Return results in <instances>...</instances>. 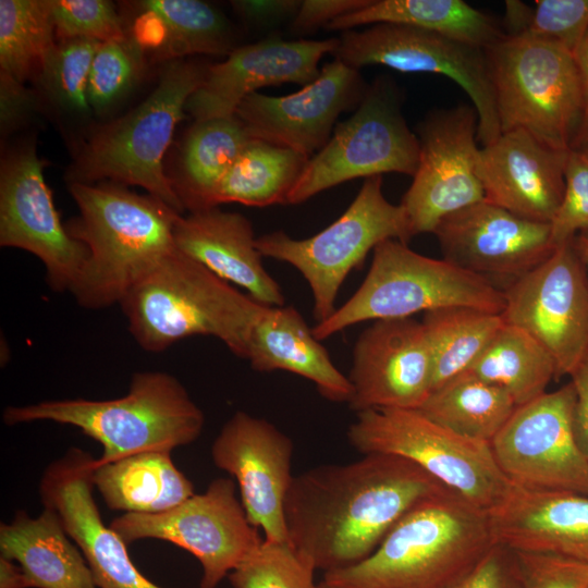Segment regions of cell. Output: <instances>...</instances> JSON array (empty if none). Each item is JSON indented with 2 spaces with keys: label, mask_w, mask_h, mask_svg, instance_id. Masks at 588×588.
Masks as SVG:
<instances>
[{
  "label": "cell",
  "mask_w": 588,
  "mask_h": 588,
  "mask_svg": "<svg viewBox=\"0 0 588 588\" xmlns=\"http://www.w3.org/2000/svg\"><path fill=\"white\" fill-rule=\"evenodd\" d=\"M446 490L388 454L310 468L293 477L285 498L289 540L316 569L345 568L368 558L413 506Z\"/></svg>",
  "instance_id": "obj_1"
},
{
  "label": "cell",
  "mask_w": 588,
  "mask_h": 588,
  "mask_svg": "<svg viewBox=\"0 0 588 588\" xmlns=\"http://www.w3.org/2000/svg\"><path fill=\"white\" fill-rule=\"evenodd\" d=\"M78 216L66 224L88 256L71 294L88 309L120 304L125 294L174 252L182 215L161 199L121 184L70 183Z\"/></svg>",
  "instance_id": "obj_2"
},
{
  "label": "cell",
  "mask_w": 588,
  "mask_h": 588,
  "mask_svg": "<svg viewBox=\"0 0 588 588\" xmlns=\"http://www.w3.org/2000/svg\"><path fill=\"white\" fill-rule=\"evenodd\" d=\"M494 544L490 516L452 490L413 506L359 563L326 572L331 588H446Z\"/></svg>",
  "instance_id": "obj_3"
},
{
  "label": "cell",
  "mask_w": 588,
  "mask_h": 588,
  "mask_svg": "<svg viewBox=\"0 0 588 588\" xmlns=\"http://www.w3.org/2000/svg\"><path fill=\"white\" fill-rule=\"evenodd\" d=\"M2 419L8 426L47 420L81 429L103 448L95 466L144 452H172L197 440L205 425L203 411L184 385L164 371L133 373L128 392L118 399L7 406Z\"/></svg>",
  "instance_id": "obj_4"
},
{
  "label": "cell",
  "mask_w": 588,
  "mask_h": 588,
  "mask_svg": "<svg viewBox=\"0 0 588 588\" xmlns=\"http://www.w3.org/2000/svg\"><path fill=\"white\" fill-rule=\"evenodd\" d=\"M120 306L132 336L147 352L205 335L220 340L241 358L266 307L177 249L145 274Z\"/></svg>",
  "instance_id": "obj_5"
},
{
  "label": "cell",
  "mask_w": 588,
  "mask_h": 588,
  "mask_svg": "<svg viewBox=\"0 0 588 588\" xmlns=\"http://www.w3.org/2000/svg\"><path fill=\"white\" fill-rule=\"evenodd\" d=\"M207 68L172 60L143 102L87 139L68 171L70 183L95 184L109 179L121 185L142 186L182 213L185 209L163 170V156Z\"/></svg>",
  "instance_id": "obj_6"
},
{
  "label": "cell",
  "mask_w": 588,
  "mask_h": 588,
  "mask_svg": "<svg viewBox=\"0 0 588 588\" xmlns=\"http://www.w3.org/2000/svg\"><path fill=\"white\" fill-rule=\"evenodd\" d=\"M446 307L501 315L505 293L486 277L444 258L420 255L391 238L375 247L369 271L352 297L311 331L321 341L358 322L407 318Z\"/></svg>",
  "instance_id": "obj_7"
},
{
  "label": "cell",
  "mask_w": 588,
  "mask_h": 588,
  "mask_svg": "<svg viewBox=\"0 0 588 588\" xmlns=\"http://www.w3.org/2000/svg\"><path fill=\"white\" fill-rule=\"evenodd\" d=\"M485 51L501 133L525 130L552 148L569 150L586 115L574 54L524 36H504Z\"/></svg>",
  "instance_id": "obj_8"
},
{
  "label": "cell",
  "mask_w": 588,
  "mask_h": 588,
  "mask_svg": "<svg viewBox=\"0 0 588 588\" xmlns=\"http://www.w3.org/2000/svg\"><path fill=\"white\" fill-rule=\"evenodd\" d=\"M347 439L363 454H388L413 462L488 514L505 501L513 488L490 443L462 437L417 409L357 413Z\"/></svg>",
  "instance_id": "obj_9"
},
{
  "label": "cell",
  "mask_w": 588,
  "mask_h": 588,
  "mask_svg": "<svg viewBox=\"0 0 588 588\" xmlns=\"http://www.w3.org/2000/svg\"><path fill=\"white\" fill-rule=\"evenodd\" d=\"M412 237L402 205L391 204L382 192V176L364 180L355 199L328 228L297 240L283 231L256 238L262 256L290 264L307 281L318 322L335 311V301L348 273L367 254L387 240L407 243Z\"/></svg>",
  "instance_id": "obj_10"
},
{
  "label": "cell",
  "mask_w": 588,
  "mask_h": 588,
  "mask_svg": "<svg viewBox=\"0 0 588 588\" xmlns=\"http://www.w3.org/2000/svg\"><path fill=\"white\" fill-rule=\"evenodd\" d=\"M419 140L402 113L394 82L378 77L346 120L338 123L328 143L311 156L287 197L298 205L341 183L388 172L414 176Z\"/></svg>",
  "instance_id": "obj_11"
},
{
  "label": "cell",
  "mask_w": 588,
  "mask_h": 588,
  "mask_svg": "<svg viewBox=\"0 0 588 588\" xmlns=\"http://www.w3.org/2000/svg\"><path fill=\"white\" fill-rule=\"evenodd\" d=\"M334 59L359 70L384 65L404 73L440 74L468 95L478 118L477 138L482 146L501 134L494 90L486 51L417 27L379 23L342 32Z\"/></svg>",
  "instance_id": "obj_12"
},
{
  "label": "cell",
  "mask_w": 588,
  "mask_h": 588,
  "mask_svg": "<svg viewBox=\"0 0 588 588\" xmlns=\"http://www.w3.org/2000/svg\"><path fill=\"white\" fill-rule=\"evenodd\" d=\"M109 526L126 544L157 539L188 551L201 566L200 588H217L262 540L236 497L235 482L222 477L173 509L123 513Z\"/></svg>",
  "instance_id": "obj_13"
},
{
  "label": "cell",
  "mask_w": 588,
  "mask_h": 588,
  "mask_svg": "<svg viewBox=\"0 0 588 588\" xmlns=\"http://www.w3.org/2000/svg\"><path fill=\"white\" fill-rule=\"evenodd\" d=\"M574 407L569 381L515 409L490 443L513 486L588 494V458L575 437Z\"/></svg>",
  "instance_id": "obj_14"
},
{
  "label": "cell",
  "mask_w": 588,
  "mask_h": 588,
  "mask_svg": "<svg viewBox=\"0 0 588 588\" xmlns=\"http://www.w3.org/2000/svg\"><path fill=\"white\" fill-rule=\"evenodd\" d=\"M501 314L541 344L556 378L571 376L588 354V274L573 240L504 290Z\"/></svg>",
  "instance_id": "obj_15"
},
{
  "label": "cell",
  "mask_w": 588,
  "mask_h": 588,
  "mask_svg": "<svg viewBox=\"0 0 588 588\" xmlns=\"http://www.w3.org/2000/svg\"><path fill=\"white\" fill-rule=\"evenodd\" d=\"M477 128L467 105L431 111L418 125V167L401 203L412 236L434 233L443 219L485 199Z\"/></svg>",
  "instance_id": "obj_16"
},
{
  "label": "cell",
  "mask_w": 588,
  "mask_h": 588,
  "mask_svg": "<svg viewBox=\"0 0 588 588\" xmlns=\"http://www.w3.org/2000/svg\"><path fill=\"white\" fill-rule=\"evenodd\" d=\"M34 143L8 152L0 171V245L26 250L41 260L49 287H74L88 250L72 237L54 207Z\"/></svg>",
  "instance_id": "obj_17"
},
{
  "label": "cell",
  "mask_w": 588,
  "mask_h": 588,
  "mask_svg": "<svg viewBox=\"0 0 588 588\" xmlns=\"http://www.w3.org/2000/svg\"><path fill=\"white\" fill-rule=\"evenodd\" d=\"M367 87L359 70L333 59L320 69L314 82L293 94L248 95L235 115L252 138L310 158L328 143L338 118L358 107Z\"/></svg>",
  "instance_id": "obj_18"
},
{
  "label": "cell",
  "mask_w": 588,
  "mask_h": 588,
  "mask_svg": "<svg viewBox=\"0 0 588 588\" xmlns=\"http://www.w3.org/2000/svg\"><path fill=\"white\" fill-rule=\"evenodd\" d=\"M292 440L273 424L236 412L211 444V458L237 482L246 515L265 538L287 541L284 502L293 477Z\"/></svg>",
  "instance_id": "obj_19"
},
{
  "label": "cell",
  "mask_w": 588,
  "mask_h": 588,
  "mask_svg": "<svg viewBox=\"0 0 588 588\" xmlns=\"http://www.w3.org/2000/svg\"><path fill=\"white\" fill-rule=\"evenodd\" d=\"M350 408L417 409L432 389V359L421 321L381 319L358 336L348 375Z\"/></svg>",
  "instance_id": "obj_20"
},
{
  "label": "cell",
  "mask_w": 588,
  "mask_h": 588,
  "mask_svg": "<svg viewBox=\"0 0 588 588\" xmlns=\"http://www.w3.org/2000/svg\"><path fill=\"white\" fill-rule=\"evenodd\" d=\"M444 259L511 283L556 248L550 223L517 217L486 199L443 219L434 231Z\"/></svg>",
  "instance_id": "obj_21"
},
{
  "label": "cell",
  "mask_w": 588,
  "mask_h": 588,
  "mask_svg": "<svg viewBox=\"0 0 588 588\" xmlns=\"http://www.w3.org/2000/svg\"><path fill=\"white\" fill-rule=\"evenodd\" d=\"M93 460L89 453L74 448L52 462L39 483L44 506L58 513L98 588H163L136 567L127 544L103 523L93 495Z\"/></svg>",
  "instance_id": "obj_22"
},
{
  "label": "cell",
  "mask_w": 588,
  "mask_h": 588,
  "mask_svg": "<svg viewBox=\"0 0 588 588\" xmlns=\"http://www.w3.org/2000/svg\"><path fill=\"white\" fill-rule=\"evenodd\" d=\"M339 38L286 40L280 37L236 47L228 58L207 68L185 110L195 121L235 115L248 95L267 86H305L320 73L321 58L335 50Z\"/></svg>",
  "instance_id": "obj_23"
},
{
  "label": "cell",
  "mask_w": 588,
  "mask_h": 588,
  "mask_svg": "<svg viewBox=\"0 0 588 588\" xmlns=\"http://www.w3.org/2000/svg\"><path fill=\"white\" fill-rule=\"evenodd\" d=\"M568 151L525 130L502 132L478 152L485 199L517 217L551 223L564 195Z\"/></svg>",
  "instance_id": "obj_24"
},
{
  "label": "cell",
  "mask_w": 588,
  "mask_h": 588,
  "mask_svg": "<svg viewBox=\"0 0 588 588\" xmlns=\"http://www.w3.org/2000/svg\"><path fill=\"white\" fill-rule=\"evenodd\" d=\"M175 248L220 279L243 287L258 304L284 306L278 282L265 269L250 221L218 207L181 215L174 224Z\"/></svg>",
  "instance_id": "obj_25"
},
{
  "label": "cell",
  "mask_w": 588,
  "mask_h": 588,
  "mask_svg": "<svg viewBox=\"0 0 588 588\" xmlns=\"http://www.w3.org/2000/svg\"><path fill=\"white\" fill-rule=\"evenodd\" d=\"M489 516L494 543L588 562V494L513 486Z\"/></svg>",
  "instance_id": "obj_26"
},
{
  "label": "cell",
  "mask_w": 588,
  "mask_h": 588,
  "mask_svg": "<svg viewBox=\"0 0 588 588\" xmlns=\"http://www.w3.org/2000/svg\"><path fill=\"white\" fill-rule=\"evenodd\" d=\"M259 372L284 370L311 381L332 402H350L352 384L293 306H266L253 324L246 357Z\"/></svg>",
  "instance_id": "obj_27"
},
{
  "label": "cell",
  "mask_w": 588,
  "mask_h": 588,
  "mask_svg": "<svg viewBox=\"0 0 588 588\" xmlns=\"http://www.w3.org/2000/svg\"><path fill=\"white\" fill-rule=\"evenodd\" d=\"M58 513L44 506L37 517L19 511L0 524V556L16 562L32 588H98L91 569Z\"/></svg>",
  "instance_id": "obj_28"
},
{
  "label": "cell",
  "mask_w": 588,
  "mask_h": 588,
  "mask_svg": "<svg viewBox=\"0 0 588 588\" xmlns=\"http://www.w3.org/2000/svg\"><path fill=\"white\" fill-rule=\"evenodd\" d=\"M94 460L91 482L112 510L156 514L195 494L192 481L174 465L171 452H144L98 466Z\"/></svg>",
  "instance_id": "obj_29"
},
{
  "label": "cell",
  "mask_w": 588,
  "mask_h": 588,
  "mask_svg": "<svg viewBox=\"0 0 588 588\" xmlns=\"http://www.w3.org/2000/svg\"><path fill=\"white\" fill-rule=\"evenodd\" d=\"M379 23L417 27L482 49L505 36L503 27L491 15L463 0H370L364 8L335 19L326 28L345 32Z\"/></svg>",
  "instance_id": "obj_30"
},
{
  "label": "cell",
  "mask_w": 588,
  "mask_h": 588,
  "mask_svg": "<svg viewBox=\"0 0 588 588\" xmlns=\"http://www.w3.org/2000/svg\"><path fill=\"white\" fill-rule=\"evenodd\" d=\"M252 139L236 115L195 121L185 135L174 182L184 209L212 208L217 184Z\"/></svg>",
  "instance_id": "obj_31"
},
{
  "label": "cell",
  "mask_w": 588,
  "mask_h": 588,
  "mask_svg": "<svg viewBox=\"0 0 588 588\" xmlns=\"http://www.w3.org/2000/svg\"><path fill=\"white\" fill-rule=\"evenodd\" d=\"M309 157L253 138L217 184L211 207L238 203L250 207L287 205Z\"/></svg>",
  "instance_id": "obj_32"
},
{
  "label": "cell",
  "mask_w": 588,
  "mask_h": 588,
  "mask_svg": "<svg viewBox=\"0 0 588 588\" xmlns=\"http://www.w3.org/2000/svg\"><path fill=\"white\" fill-rule=\"evenodd\" d=\"M516 408L504 390L465 371L432 390L417 411L462 437L491 443Z\"/></svg>",
  "instance_id": "obj_33"
},
{
  "label": "cell",
  "mask_w": 588,
  "mask_h": 588,
  "mask_svg": "<svg viewBox=\"0 0 588 588\" xmlns=\"http://www.w3.org/2000/svg\"><path fill=\"white\" fill-rule=\"evenodd\" d=\"M467 371L504 390L517 407L546 393L556 378L548 351L527 332L505 322Z\"/></svg>",
  "instance_id": "obj_34"
},
{
  "label": "cell",
  "mask_w": 588,
  "mask_h": 588,
  "mask_svg": "<svg viewBox=\"0 0 588 588\" xmlns=\"http://www.w3.org/2000/svg\"><path fill=\"white\" fill-rule=\"evenodd\" d=\"M432 359V390L467 371L504 323L500 314L446 307L424 314Z\"/></svg>",
  "instance_id": "obj_35"
},
{
  "label": "cell",
  "mask_w": 588,
  "mask_h": 588,
  "mask_svg": "<svg viewBox=\"0 0 588 588\" xmlns=\"http://www.w3.org/2000/svg\"><path fill=\"white\" fill-rule=\"evenodd\" d=\"M143 11L159 17L164 39L156 52L159 60H177L189 54H230L234 32L230 22L215 7L198 0H146Z\"/></svg>",
  "instance_id": "obj_36"
},
{
  "label": "cell",
  "mask_w": 588,
  "mask_h": 588,
  "mask_svg": "<svg viewBox=\"0 0 588 588\" xmlns=\"http://www.w3.org/2000/svg\"><path fill=\"white\" fill-rule=\"evenodd\" d=\"M56 38L49 0L0 1V71L21 83L39 74Z\"/></svg>",
  "instance_id": "obj_37"
},
{
  "label": "cell",
  "mask_w": 588,
  "mask_h": 588,
  "mask_svg": "<svg viewBox=\"0 0 588 588\" xmlns=\"http://www.w3.org/2000/svg\"><path fill=\"white\" fill-rule=\"evenodd\" d=\"M588 29V0L505 1L504 34L556 42L573 54Z\"/></svg>",
  "instance_id": "obj_38"
},
{
  "label": "cell",
  "mask_w": 588,
  "mask_h": 588,
  "mask_svg": "<svg viewBox=\"0 0 588 588\" xmlns=\"http://www.w3.org/2000/svg\"><path fill=\"white\" fill-rule=\"evenodd\" d=\"M315 571L291 542L264 538L228 578L233 588H317Z\"/></svg>",
  "instance_id": "obj_39"
},
{
  "label": "cell",
  "mask_w": 588,
  "mask_h": 588,
  "mask_svg": "<svg viewBox=\"0 0 588 588\" xmlns=\"http://www.w3.org/2000/svg\"><path fill=\"white\" fill-rule=\"evenodd\" d=\"M101 42L86 38L59 40L39 71L48 94L63 108L87 112V85L94 58Z\"/></svg>",
  "instance_id": "obj_40"
},
{
  "label": "cell",
  "mask_w": 588,
  "mask_h": 588,
  "mask_svg": "<svg viewBox=\"0 0 588 588\" xmlns=\"http://www.w3.org/2000/svg\"><path fill=\"white\" fill-rule=\"evenodd\" d=\"M144 69V49L134 38L101 42L87 85L90 109L100 112L123 97L139 81Z\"/></svg>",
  "instance_id": "obj_41"
},
{
  "label": "cell",
  "mask_w": 588,
  "mask_h": 588,
  "mask_svg": "<svg viewBox=\"0 0 588 588\" xmlns=\"http://www.w3.org/2000/svg\"><path fill=\"white\" fill-rule=\"evenodd\" d=\"M59 40L86 38L99 42L119 41L127 37L122 22L109 1L49 0Z\"/></svg>",
  "instance_id": "obj_42"
},
{
  "label": "cell",
  "mask_w": 588,
  "mask_h": 588,
  "mask_svg": "<svg viewBox=\"0 0 588 588\" xmlns=\"http://www.w3.org/2000/svg\"><path fill=\"white\" fill-rule=\"evenodd\" d=\"M550 225L555 247L588 230V154L569 149L563 199Z\"/></svg>",
  "instance_id": "obj_43"
},
{
  "label": "cell",
  "mask_w": 588,
  "mask_h": 588,
  "mask_svg": "<svg viewBox=\"0 0 588 588\" xmlns=\"http://www.w3.org/2000/svg\"><path fill=\"white\" fill-rule=\"evenodd\" d=\"M514 552L519 588H588V562L554 554Z\"/></svg>",
  "instance_id": "obj_44"
},
{
  "label": "cell",
  "mask_w": 588,
  "mask_h": 588,
  "mask_svg": "<svg viewBox=\"0 0 588 588\" xmlns=\"http://www.w3.org/2000/svg\"><path fill=\"white\" fill-rule=\"evenodd\" d=\"M446 588H519L516 553L494 543L470 569Z\"/></svg>",
  "instance_id": "obj_45"
},
{
  "label": "cell",
  "mask_w": 588,
  "mask_h": 588,
  "mask_svg": "<svg viewBox=\"0 0 588 588\" xmlns=\"http://www.w3.org/2000/svg\"><path fill=\"white\" fill-rule=\"evenodd\" d=\"M370 0H303L292 20L296 33H309L320 26H327L335 19L357 11Z\"/></svg>",
  "instance_id": "obj_46"
},
{
  "label": "cell",
  "mask_w": 588,
  "mask_h": 588,
  "mask_svg": "<svg viewBox=\"0 0 588 588\" xmlns=\"http://www.w3.org/2000/svg\"><path fill=\"white\" fill-rule=\"evenodd\" d=\"M35 99L24 83L0 71V124L1 134H8L33 111Z\"/></svg>",
  "instance_id": "obj_47"
},
{
  "label": "cell",
  "mask_w": 588,
  "mask_h": 588,
  "mask_svg": "<svg viewBox=\"0 0 588 588\" xmlns=\"http://www.w3.org/2000/svg\"><path fill=\"white\" fill-rule=\"evenodd\" d=\"M235 12L255 27H271L294 19L302 1L297 0H238L232 1Z\"/></svg>",
  "instance_id": "obj_48"
},
{
  "label": "cell",
  "mask_w": 588,
  "mask_h": 588,
  "mask_svg": "<svg viewBox=\"0 0 588 588\" xmlns=\"http://www.w3.org/2000/svg\"><path fill=\"white\" fill-rule=\"evenodd\" d=\"M569 377L575 390V437L580 450L588 458V354Z\"/></svg>",
  "instance_id": "obj_49"
},
{
  "label": "cell",
  "mask_w": 588,
  "mask_h": 588,
  "mask_svg": "<svg viewBox=\"0 0 588 588\" xmlns=\"http://www.w3.org/2000/svg\"><path fill=\"white\" fill-rule=\"evenodd\" d=\"M0 588H32L22 567L3 556H0Z\"/></svg>",
  "instance_id": "obj_50"
},
{
  "label": "cell",
  "mask_w": 588,
  "mask_h": 588,
  "mask_svg": "<svg viewBox=\"0 0 588 588\" xmlns=\"http://www.w3.org/2000/svg\"><path fill=\"white\" fill-rule=\"evenodd\" d=\"M575 60L580 73L584 95H585V106H586V117H588V29L581 39L577 50L575 51Z\"/></svg>",
  "instance_id": "obj_51"
},
{
  "label": "cell",
  "mask_w": 588,
  "mask_h": 588,
  "mask_svg": "<svg viewBox=\"0 0 588 588\" xmlns=\"http://www.w3.org/2000/svg\"><path fill=\"white\" fill-rule=\"evenodd\" d=\"M573 244L588 274V230L577 233Z\"/></svg>",
  "instance_id": "obj_52"
},
{
  "label": "cell",
  "mask_w": 588,
  "mask_h": 588,
  "mask_svg": "<svg viewBox=\"0 0 588 588\" xmlns=\"http://www.w3.org/2000/svg\"><path fill=\"white\" fill-rule=\"evenodd\" d=\"M572 148L588 154V117L584 119Z\"/></svg>",
  "instance_id": "obj_53"
},
{
  "label": "cell",
  "mask_w": 588,
  "mask_h": 588,
  "mask_svg": "<svg viewBox=\"0 0 588 588\" xmlns=\"http://www.w3.org/2000/svg\"><path fill=\"white\" fill-rule=\"evenodd\" d=\"M317 588H331L329 586H327L326 584H323L322 581H320L318 585H317Z\"/></svg>",
  "instance_id": "obj_54"
}]
</instances>
